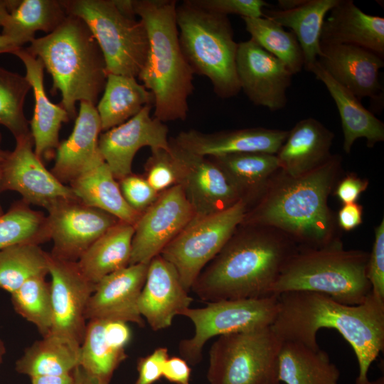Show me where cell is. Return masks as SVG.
Instances as JSON below:
<instances>
[{
    "label": "cell",
    "mask_w": 384,
    "mask_h": 384,
    "mask_svg": "<svg viewBox=\"0 0 384 384\" xmlns=\"http://www.w3.org/2000/svg\"><path fill=\"white\" fill-rule=\"evenodd\" d=\"M277 296L278 311L271 327L282 341L318 350V331L334 329L349 343L356 356V384H369V368L384 350L383 300L372 292L358 305L344 304L312 292H288Z\"/></svg>",
    "instance_id": "obj_1"
},
{
    "label": "cell",
    "mask_w": 384,
    "mask_h": 384,
    "mask_svg": "<svg viewBox=\"0 0 384 384\" xmlns=\"http://www.w3.org/2000/svg\"><path fill=\"white\" fill-rule=\"evenodd\" d=\"M341 169V158L332 155L324 164L300 176L274 175L240 225L274 229L298 247L320 248L338 239L328 197Z\"/></svg>",
    "instance_id": "obj_2"
},
{
    "label": "cell",
    "mask_w": 384,
    "mask_h": 384,
    "mask_svg": "<svg viewBox=\"0 0 384 384\" xmlns=\"http://www.w3.org/2000/svg\"><path fill=\"white\" fill-rule=\"evenodd\" d=\"M298 246L271 228L240 225L191 290L206 302L261 298Z\"/></svg>",
    "instance_id": "obj_3"
},
{
    "label": "cell",
    "mask_w": 384,
    "mask_h": 384,
    "mask_svg": "<svg viewBox=\"0 0 384 384\" xmlns=\"http://www.w3.org/2000/svg\"><path fill=\"white\" fill-rule=\"evenodd\" d=\"M148 36L146 62L138 78L154 97V117L185 120L194 90L193 73L181 48L174 0H132Z\"/></svg>",
    "instance_id": "obj_4"
},
{
    "label": "cell",
    "mask_w": 384,
    "mask_h": 384,
    "mask_svg": "<svg viewBox=\"0 0 384 384\" xmlns=\"http://www.w3.org/2000/svg\"><path fill=\"white\" fill-rule=\"evenodd\" d=\"M26 49L41 59L51 75V92L60 93V105L70 119L77 117V102L96 105L108 73L101 49L82 20L68 15L53 32L35 38Z\"/></svg>",
    "instance_id": "obj_5"
},
{
    "label": "cell",
    "mask_w": 384,
    "mask_h": 384,
    "mask_svg": "<svg viewBox=\"0 0 384 384\" xmlns=\"http://www.w3.org/2000/svg\"><path fill=\"white\" fill-rule=\"evenodd\" d=\"M368 257L362 250H344L340 240L320 248L298 247L282 267L271 294L312 292L344 304H360L371 292Z\"/></svg>",
    "instance_id": "obj_6"
},
{
    "label": "cell",
    "mask_w": 384,
    "mask_h": 384,
    "mask_svg": "<svg viewBox=\"0 0 384 384\" xmlns=\"http://www.w3.org/2000/svg\"><path fill=\"white\" fill-rule=\"evenodd\" d=\"M176 15L181 48L193 73L206 77L218 97L237 95L238 43L228 16L202 9L191 0L176 6Z\"/></svg>",
    "instance_id": "obj_7"
},
{
    "label": "cell",
    "mask_w": 384,
    "mask_h": 384,
    "mask_svg": "<svg viewBox=\"0 0 384 384\" xmlns=\"http://www.w3.org/2000/svg\"><path fill=\"white\" fill-rule=\"evenodd\" d=\"M68 15L82 20L102 53L107 73L138 78L149 41L143 22L119 10L114 0H62Z\"/></svg>",
    "instance_id": "obj_8"
},
{
    "label": "cell",
    "mask_w": 384,
    "mask_h": 384,
    "mask_svg": "<svg viewBox=\"0 0 384 384\" xmlns=\"http://www.w3.org/2000/svg\"><path fill=\"white\" fill-rule=\"evenodd\" d=\"M282 341L271 326L221 335L209 351L210 384H277Z\"/></svg>",
    "instance_id": "obj_9"
},
{
    "label": "cell",
    "mask_w": 384,
    "mask_h": 384,
    "mask_svg": "<svg viewBox=\"0 0 384 384\" xmlns=\"http://www.w3.org/2000/svg\"><path fill=\"white\" fill-rule=\"evenodd\" d=\"M247 208L241 199L223 211L195 215L162 250L159 255L176 268L187 292L242 223Z\"/></svg>",
    "instance_id": "obj_10"
},
{
    "label": "cell",
    "mask_w": 384,
    "mask_h": 384,
    "mask_svg": "<svg viewBox=\"0 0 384 384\" xmlns=\"http://www.w3.org/2000/svg\"><path fill=\"white\" fill-rule=\"evenodd\" d=\"M279 307L277 295L261 298L206 302L201 308H188L182 316L195 327L194 335L181 340V358L195 366L202 359L203 348L213 337L271 326Z\"/></svg>",
    "instance_id": "obj_11"
},
{
    "label": "cell",
    "mask_w": 384,
    "mask_h": 384,
    "mask_svg": "<svg viewBox=\"0 0 384 384\" xmlns=\"http://www.w3.org/2000/svg\"><path fill=\"white\" fill-rule=\"evenodd\" d=\"M15 139V148L8 151L3 164L0 193L16 191L28 204L46 209L60 200L77 198L70 186L61 183L36 154L31 133Z\"/></svg>",
    "instance_id": "obj_12"
},
{
    "label": "cell",
    "mask_w": 384,
    "mask_h": 384,
    "mask_svg": "<svg viewBox=\"0 0 384 384\" xmlns=\"http://www.w3.org/2000/svg\"><path fill=\"white\" fill-rule=\"evenodd\" d=\"M52 255L77 262L85 251L119 220L78 198L60 200L47 209Z\"/></svg>",
    "instance_id": "obj_13"
},
{
    "label": "cell",
    "mask_w": 384,
    "mask_h": 384,
    "mask_svg": "<svg viewBox=\"0 0 384 384\" xmlns=\"http://www.w3.org/2000/svg\"><path fill=\"white\" fill-rule=\"evenodd\" d=\"M194 216L181 186L159 193L134 225L129 265L149 263Z\"/></svg>",
    "instance_id": "obj_14"
},
{
    "label": "cell",
    "mask_w": 384,
    "mask_h": 384,
    "mask_svg": "<svg viewBox=\"0 0 384 384\" xmlns=\"http://www.w3.org/2000/svg\"><path fill=\"white\" fill-rule=\"evenodd\" d=\"M53 326L50 334L81 345L86 330L85 310L95 286L80 272L77 262L48 253Z\"/></svg>",
    "instance_id": "obj_15"
},
{
    "label": "cell",
    "mask_w": 384,
    "mask_h": 384,
    "mask_svg": "<svg viewBox=\"0 0 384 384\" xmlns=\"http://www.w3.org/2000/svg\"><path fill=\"white\" fill-rule=\"evenodd\" d=\"M178 169V183L195 215L223 211L241 200L224 172L210 158L187 151L169 139Z\"/></svg>",
    "instance_id": "obj_16"
},
{
    "label": "cell",
    "mask_w": 384,
    "mask_h": 384,
    "mask_svg": "<svg viewBox=\"0 0 384 384\" xmlns=\"http://www.w3.org/2000/svg\"><path fill=\"white\" fill-rule=\"evenodd\" d=\"M236 73L240 90L255 105L272 112L286 106L293 74L251 38L238 43Z\"/></svg>",
    "instance_id": "obj_17"
},
{
    "label": "cell",
    "mask_w": 384,
    "mask_h": 384,
    "mask_svg": "<svg viewBox=\"0 0 384 384\" xmlns=\"http://www.w3.org/2000/svg\"><path fill=\"white\" fill-rule=\"evenodd\" d=\"M153 107L145 106L125 122L99 137L100 154L117 181L132 173L134 157L141 148L170 150L168 127L151 116Z\"/></svg>",
    "instance_id": "obj_18"
},
{
    "label": "cell",
    "mask_w": 384,
    "mask_h": 384,
    "mask_svg": "<svg viewBox=\"0 0 384 384\" xmlns=\"http://www.w3.org/2000/svg\"><path fill=\"white\" fill-rule=\"evenodd\" d=\"M149 263L129 265L102 278L91 294L85 310L86 320H114L142 327L139 299Z\"/></svg>",
    "instance_id": "obj_19"
},
{
    "label": "cell",
    "mask_w": 384,
    "mask_h": 384,
    "mask_svg": "<svg viewBox=\"0 0 384 384\" xmlns=\"http://www.w3.org/2000/svg\"><path fill=\"white\" fill-rule=\"evenodd\" d=\"M183 287L176 268L160 255L149 263L139 311L152 330L165 329L175 316L190 307L193 299Z\"/></svg>",
    "instance_id": "obj_20"
},
{
    "label": "cell",
    "mask_w": 384,
    "mask_h": 384,
    "mask_svg": "<svg viewBox=\"0 0 384 384\" xmlns=\"http://www.w3.org/2000/svg\"><path fill=\"white\" fill-rule=\"evenodd\" d=\"M317 62L359 100L380 97L378 80L384 58L366 48L345 44H321Z\"/></svg>",
    "instance_id": "obj_21"
},
{
    "label": "cell",
    "mask_w": 384,
    "mask_h": 384,
    "mask_svg": "<svg viewBox=\"0 0 384 384\" xmlns=\"http://www.w3.org/2000/svg\"><path fill=\"white\" fill-rule=\"evenodd\" d=\"M288 133L289 131L265 127L212 133L191 129L171 139L182 149L206 157L247 152L277 154Z\"/></svg>",
    "instance_id": "obj_22"
},
{
    "label": "cell",
    "mask_w": 384,
    "mask_h": 384,
    "mask_svg": "<svg viewBox=\"0 0 384 384\" xmlns=\"http://www.w3.org/2000/svg\"><path fill=\"white\" fill-rule=\"evenodd\" d=\"M13 54L23 62L25 77L33 92L34 110L29 127L34 151L41 161L50 160L55 157L60 143L62 124L68 122L70 117L60 105L54 104L47 96L43 82L44 66L41 59L23 47L18 48Z\"/></svg>",
    "instance_id": "obj_23"
},
{
    "label": "cell",
    "mask_w": 384,
    "mask_h": 384,
    "mask_svg": "<svg viewBox=\"0 0 384 384\" xmlns=\"http://www.w3.org/2000/svg\"><path fill=\"white\" fill-rule=\"evenodd\" d=\"M102 131L96 107L80 102L72 133L59 143L50 172L63 183L70 184L100 156L98 139Z\"/></svg>",
    "instance_id": "obj_24"
},
{
    "label": "cell",
    "mask_w": 384,
    "mask_h": 384,
    "mask_svg": "<svg viewBox=\"0 0 384 384\" xmlns=\"http://www.w3.org/2000/svg\"><path fill=\"white\" fill-rule=\"evenodd\" d=\"M321 44H345L384 58V18L366 14L352 0H339L324 21Z\"/></svg>",
    "instance_id": "obj_25"
},
{
    "label": "cell",
    "mask_w": 384,
    "mask_h": 384,
    "mask_svg": "<svg viewBox=\"0 0 384 384\" xmlns=\"http://www.w3.org/2000/svg\"><path fill=\"white\" fill-rule=\"evenodd\" d=\"M334 133L319 121L308 117L298 122L277 153L279 170L300 176L320 166L331 156Z\"/></svg>",
    "instance_id": "obj_26"
},
{
    "label": "cell",
    "mask_w": 384,
    "mask_h": 384,
    "mask_svg": "<svg viewBox=\"0 0 384 384\" xmlns=\"http://www.w3.org/2000/svg\"><path fill=\"white\" fill-rule=\"evenodd\" d=\"M309 72L326 86L337 107L346 154L350 153L357 139L366 138L368 147L384 140L383 122L365 108L352 92L336 81L318 62Z\"/></svg>",
    "instance_id": "obj_27"
},
{
    "label": "cell",
    "mask_w": 384,
    "mask_h": 384,
    "mask_svg": "<svg viewBox=\"0 0 384 384\" xmlns=\"http://www.w3.org/2000/svg\"><path fill=\"white\" fill-rule=\"evenodd\" d=\"M69 186L82 203L102 210L119 220L134 225L142 215L127 204L118 181L101 155Z\"/></svg>",
    "instance_id": "obj_28"
},
{
    "label": "cell",
    "mask_w": 384,
    "mask_h": 384,
    "mask_svg": "<svg viewBox=\"0 0 384 384\" xmlns=\"http://www.w3.org/2000/svg\"><path fill=\"white\" fill-rule=\"evenodd\" d=\"M134 225L119 220L80 257L77 265L95 286L105 276L129 265Z\"/></svg>",
    "instance_id": "obj_29"
},
{
    "label": "cell",
    "mask_w": 384,
    "mask_h": 384,
    "mask_svg": "<svg viewBox=\"0 0 384 384\" xmlns=\"http://www.w3.org/2000/svg\"><path fill=\"white\" fill-rule=\"evenodd\" d=\"M339 0H306L291 10L263 9L264 17L283 28H289L295 35L304 56V68L309 72L320 54L322 26L329 12Z\"/></svg>",
    "instance_id": "obj_30"
},
{
    "label": "cell",
    "mask_w": 384,
    "mask_h": 384,
    "mask_svg": "<svg viewBox=\"0 0 384 384\" xmlns=\"http://www.w3.org/2000/svg\"><path fill=\"white\" fill-rule=\"evenodd\" d=\"M339 378V369L326 351L297 342H282L277 358L279 383L338 384Z\"/></svg>",
    "instance_id": "obj_31"
},
{
    "label": "cell",
    "mask_w": 384,
    "mask_h": 384,
    "mask_svg": "<svg viewBox=\"0 0 384 384\" xmlns=\"http://www.w3.org/2000/svg\"><path fill=\"white\" fill-rule=\"evenodd\" d=\"M208 158L224 172L248 206L258 199L279 170L276 154L247 152Z\"/></svg>",
    "instance_id": "obj_32"
},
{
    "label": "cell",
    "mask_w": 384,
    "mask_h": 384,
    "mask_svg": "<svg viewBox=\"0 0 384 384\" xmlns=\"http://www.w3.org/2000/svg\"><path fill=\"white\" fill-rule=\"evenodd\" d=\"M104 92L96 107L102 131L118 126L145 106H154V97L135 78L108 73Z\"/></svg>",
    "instance_id": "obj_33"
},
{
    "label": "cell",
    "mask_w": 384,
    "mask_h": 384,
    "mask_svg": "<svg viewBox=\"0 0 384 384\" xmlns=\"http://www.w3.org/2000/svg\"><path fill=\"white\" fill-rule=\"evenodd\" d=\"M68 14L56 0H18L2 27L1 34L19 47L31 43L36 31L47 34L57 28Z\"/></svg>",
    "instance_id": "obj_34"
},
{
    "label": "cell",
    "mask_w": 384,
    "mask_h": 384,
    "mask_svg": "<svg viewBox=\"0 0 384 384\" xmlns=\"http://www.w3.org/2000/svg\"><path fill=\"white\" fill-rule=\"evenodd\" d=\"M80 346L49 334L33 343L16 362V370L30 378L72 373L80 364Z\"/></svg>",
    "instance_id": "obj_35"
},
{
    "label": "cell",
    "mask_w": 384,
    "mask_h": 384,
    "mask_svg": "<svg viewBox=\"0 0 384 384\" xmlns=\"http://www.w3.org/2000/svg\"><path fill=\"white\" fill-rule=\"evenodd\" d=\"M48 274V252L38 245L17 244L0 250V289L11 294L28 279Z\"/></svg>",
    "instance_id": "obj_36"
},
{
    "label": "cell",
    "mask_w": 384,
    "mask_h": 384,
    "mask_svg": "<svg viewBox=\"0 0 384 384\" xmlns=\"http://www.w3.org/2000/svg\"><path fill=\"white\" fill-rule=\"evenodd\" d=\"M50 240L47 216L20 200L0 215V250L11 245Z\"/></svg>",
    "instance_id": "obj_37"
},
{
    "label": "cell",
    "mask_w": 384,
    "mask_h": 384,
    "mask_svg": "<svg viewBox=\"0 0 384 384\" xmlns=\"http://www.w3.org/2000/svg\"><path fill=\"white\" fill-rule=\"evenodd\" d=\"M251 39L281 60L294 75L304 68V56L293 32L266 18H242Z\"/></svg>",
    "instance_id": "obj_38"
},
{
    "label": "cell",
    "mask_w": 384,
    "mask_h": 384,
    "mask_svg": "<svg viewBox=\"0 0 384 384\" xmlns=\"http://www.w3.org/2000/svg\"><path fill=\"white\" fill-rule=\"evenodd\" d=\"M127 358L125 350L114 347L107 339L103 320H90L80 348V364L85 371L107 383Z\"/></svg>",
    "instance_id": "obj_39"
},
{
    "label": "cell",
    "mask_w": 384,
    "mask_h": 384,
    "mask_svg": "<svg viewBox=\"0 0 384 384\" xmlns=\"http://www.w3.org/2000/svg\"><path fill=\"white\" fill-rule=\"evenodd\" d=\"M16 312L36 326L43 337L50 334L53 310L50 283L46 277H32L11 294Z\"/></svg>",
    "instance_id": "obj_40"
},
{
    "label": "cell",
    "mask_w": 384,
    "mask_h": 384,
    "mask_svg": "<svg viewBox=\"0 0 384 384\" xmlns=\"http://www.w3.org/2000/svg\"><path fill=\"white\" fill-rule=\"evenodd\" d=\"M31 85L25 76L0 67V124L15 139L30 132L23 105Z\"/></svg>",
    "instance_id": "obj_41"
},
{
    "label": "cell",
    "mask_w": 384,
    "mask_h": 384,
    "mask_svg": "<svg viewBox=\"0 0 384 384\" xmlns=\"http://www.w3.org/2000/svg\"><path fill=\"white\" fill-rule=\"evenodd\" d=\"M146 161L144 176L149 185L158 193L166 191L178 183V169L171 149L151 150Z\"/></svg>",
    "instance_id": "obj_42"
},
{
    "label": "cell",
    "mask_w": 384,
    "mask_h": 384,
    "mask_svg": "<svg viewBox=\"0 0 384 384\" xmlns=\"http://www.w3.org/2000/svg\"><path fill=\"white\" fill-rule=\"evenodd\" d=\"M118 183L127 204L141 214L155 202L159 194L144 176L132 173L118 181Z\"/></svg>",
    "instance_id": "obj_43"
},
{
    "label": "cell",
    "mask_w": 384,
    "mask_h": 384,
    "mask_svg": "<svg viewBox=\"0 0 384 384\" xmlns=\"http://www.w3.org/2000/svg\"><path fill=\"white\" fill-rule=\"evenodd\" d=\"M206 10L228 16L235 14L242 18L263 17V9L269 4L263 0H191Z\"/></svg>",
    "instance_id": "obj_44"
},
{
    "label": "cell",
    "mask_w": 384,
    "mask_h": 384,
    "mask_svg": "<svg viewBox=\"0 0 384 384\" xmlns=\"http://www.w3.org/2000/svg\"><path fill=\"white\" fill-rule=\"evenodd\" d=\"M367 278L371 286V292L384 301V220L375 228L373 248L369 254L367 265Z\"/></svg>",
    "instance_id": "obj_45"
},
{
    "label": "cell",
    "mask_w": 384,
    "mask_h": 384,
    "mask_svg": "<svg viewBox=\"0 0 384 384\" xmlns=\"http://www.w3.org/2000/svg\"><path fill=\"white\" fill-rule=\"evenodd\" d=\"M169 358L166 347L156 348L137 361L138 378L134 384H153L162 377L165 362Z\"/></svg>",
    "instance_id": "obj_46"
},
{
    "label": "cell",
    "mask_w": 384,
    "mask_h": 384,
    "mask_svg": "<svg viewBox=\"0 0 384 384\" xmlns=\"http://www.w3.org/2000/svg\"><path fill=\"white\" fill-rule=\"evenodd\" d=\"M368 181L355 174L346 175L338 183L335 195L343 203H356L361 193L366 190Z\"/></svg>",
    "instance_id": "obj_47"
},
{
    "label": "cell",
    "mask_w": 384,
    "mask_h": 384,
    "mask_svg": "<svg viewBox=\"0 0 384 384\" xmlns=\"http://www.w3.org/2000/svg\"><path fill=\"white\" fill-rule=\"evenodd\" d=\"M191 369L181 357H169L164 363L162 377L174 384H189Z\"/></svg>",
    "instance_id": "obj_48"
},
{
    "label": "cell",
    "mask_w": 384,
    "mask_h": 384,
    "mask_svg": "<svg viewBox=\"0 0 384 384\" xmlns=\"http://www.w3.org/2000/svg\"><path fill=\"white\" fill-rule=\"evenodd\" d=\"M103 321L105 334L107 339L114 347L125 350L132 336L131 330L127 323L114 320Z\"/></svg>",
    "instance_id": "obj_49"
},
{
    "label": "cell",
    "mask_w": 384,
    "mask_h": 384,
    "mask_svg": "<svg viewBox=\"0 0 384 384\" xmlns=\"http://www.w3.org/2000/svg\"><path fill=\"white\" fill-rule=\"evenodd\" d=\"M363 207L356 203L343 204L338 213V225L346 231H350L362 223Z\"/></svg>",
    "instance_id": "obj_50"
},
{
    "label": "cell",
    "mask_w": 384,
    "mask_h": 384,
    "mask_svg": "<svg viewBox=\"0 0 384 384\" xmlns=\"http://www.w3.org/2000/svg\"><path fill=\"white\" fill-rule=\"evenodd\" d=\"M31 384H73V372L61 375H41L31 378Z\"/></svg>",
    "instance_id": "obj_51"
},
{
    "label": "cell",
    "mask_w": 384,
    "mask_h": 384,
    "mask_svg": "<svg viewBox=\"0 0 384 384\" xmlns=\"http://www.w3.org/2000/svg\"><path fill=\"white\" fill-rule=\"evenodd\" d=\"M73 384H109L91 375L80 366H77L73 371Z\"/></svg>",
    "instance_id": "obj_52"
},
{
    "label": "cell",
    "mask_w": 384,
    "mask_h": 384,
    "mask_svg": "<svg viewBox=\"0 0 384 384\" xmlns=\"http://www.w3.org/2000/svg\"><path fill=\"white\" fill-rule=\"evenodd\" d=\"M17 2L18 0H0V27H3L11 10Z\"/></svg>",
    "instance_id": "obj_53"
},
{
    "label": "cell",
    "mask_w": 384,
    "mask_h": 384,
    "mask_svg": "<svg viewBox=\"0 0 384 384\" xmlns=\"http://www.w3.org/2000/svg\"><path fill=\"white\" fill-rule=\"evenodd\" d=\"M18 48L13 41L8 37L0 34V54L11 53L13 54Z\"/></svg>",
    "instance_id": "obj_54"
},
{
    "label": "cell",
    "mask_w": 384,
    "mask_h": 384,
    "mask_svg": "<svg viewBox=\"0 0 384 384\" xmlns=\"http://www.w3.org/2000/svg\"><path fill=\"white\" fill-rule=\"evenodd\" d=\"M306 0H278V9L282 11L291 10L302 5Z\"/></svg>",
    "instance_id": "obj_55"
},
{
    "label": "cell",
    "mask_w": 384,
    "mask_h": 384,
    "mask_svg": "<svg viewBox=\"0 0 384 384\" xmlns=\"http://www.w3.org/2000/svg\"><path fill=\"white\" fill-rule=\"evenodd\" d=\"M1 141H2V135L0 133V180H1L3 164H4L5 157L6 156V154L8 152V151L2 149L1 146ZM3 213H4V210L0 204V215L2 214Z\"/></svg>",
    "instance_id": "obj_56"
},
{
    "label": "cell",
    "mask_w": 384,
    "mask_h": 384,
    "mask_svg": "<svg viewBox=\"0 0 384 384\" xmlns=\"http://www.w3.org/2000/svg\"><path fill=\"white\" fill-rule=\"evenodd\" d=\"M6 352L4 342L0 339V364L2 363L3 356Z\"/></svg>",
    "instance_id": "obj_57"
},
{
    "label": "cell",
    "mask_w": 384,
    "mask_h": 384,
    "mask_svg": "<svg viewBox=\"0 0 384 384\" xmlns=\"http://www.w3.org/2000/svg\"><path fill=\"white\" fill-rule=\"evenodd\" d=\"M369 384H384V375L383 374L378 378L376 380L370 381Z\"/></svg>",
    "instance_id": "obj_58"
},
{
    "label": "cell",
    "mask_w": 384,
    "mask_h": 384,
    "mask_svg": "<svg viewBox=\"0 0 384 384\" xmlns=\"http://www.w3.org/2000/svg\"><path fill=\"white\" fill-rule=\"evenodd\" d=\"M277 384H282V383H277Z\"/></svg>",
    "instance_id": "obj_59"
}]
</instances>
